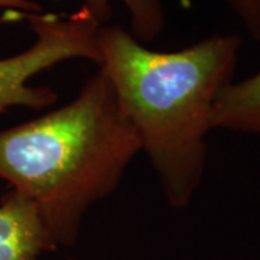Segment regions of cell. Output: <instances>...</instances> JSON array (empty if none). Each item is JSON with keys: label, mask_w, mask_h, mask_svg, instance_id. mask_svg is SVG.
<instances>
[{"label": "cell", "mask_w": 260, "mask_h": 260, "mask_svg": "<svg viewBox=\"0 0 260 260\" xmlns=\"http://www.w3.org/2000/svg\"><path fill=\"white\" fill-rule=\"evenodd\" d=\"M240 47L236 35H213L181 51L158 52L120 25L99 28V70L112 84L172 208L189 207L201 185L214 103L233 81Z\"/></svg>", "instance_id": "cell-1"}, {"label": "cell", "mask_w": 260, "mask_h": 260, "mask_svg": "<svg viewBox=\"0 0 260 260\" xmlns=\"http://www.w3.org/2000/svg\"><path fill=\"white\" fill-rule=\"evenodd\" d=\"M139 153L138 133L99 70L71 102L0 129V179L35 204L56 247H71L87 213Z\"/></svg>", "instance_id": "cell-2"}, {"label": "cell", "mask_w": 260, "mask_h": 260, "mask_svg": "<svg viewBox=\"0 0 260 260\" xmlns=\"http://www.w3.org/2000/svg\"><path fill=\"white\" fill-rule=\"evenodd\" d=\"M34 44L20 54L0 59V116L12 107L32 110L54 106L56 93L29 81L55 65L71 59H87L99 65L97 32L100 25L81 10L67 18L54 13H28Z\"/></svg>", "instance_id": "cell-3"}, {"label": "cell", "mask_w": 260, "mask_h": 260, "mask_svg": "<svg viewBox=\"0 0 260 260\" xmlns=\"http://www.w3.org/2000/svg\"><path fill=\"white\" fill-rule=\"evenodd\" d=\"M55 249L35 204L10 188L0 198V260H39Z\"/></svg>", "instance_id": "cell-4"}, {"label": "cell", "mask_w": 260, "mask_h": 260, "mask_svg": "<svg viewBox=\"0 0 260 260\" xmlns=\"http://www.w3.org/2000/svg\"><path fill=\"white\" fill-rule=\"evenodd\" d=\"M130 16V34L138 41H152L165 25V13L160 0H121ZM0 8L18 9L28 13H39L41 6L30 0H0ZM80 10L99 25H106L112 18V0H83Z\"/></svg>", "instance_id": "cell-5"}, {"label": "cell", "mask_w": 260, "mask_h": 260, "mask_svg": "<svg viewBox=\"0 0 260 260\" xmlns=\"http://www.w3.org/2000/svg\"><path fill=\"white\" fill-rule=\"evenodd\" d=\"M214 129L260 135V71L220 91L213 109Z\"/></svg>", "instance_id": "cell-6"}, {"label": "cell", "mask_w": 260, "mask_h": 260, "mask_svg": "<svg viewBox=\"0 0 260 260\" xmlns=\"http://www.w3.org/2000/svg\"><path fill=\"white\" fill-rule=\"evenodd\" d=\"M240 18L244 28L256 41H260V0H225Z\"/></svg>", "instance_id": "cell-7"}]
</instances>
